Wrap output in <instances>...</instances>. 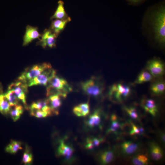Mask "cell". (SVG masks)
Listing matches in <instances>:
<instances>
[{"label":"cell","mask_w":165,"mask_h":165,"mask_svg":"<svg viewBox=\"0 0 165 165\" xmlns=\"http://www.w3.org/2000/svg\"><path fill=\"white\" fill-rule=\"evenodd\" d=\"M145 33L160 46L165 44V4L164 1L149 7L142 22Z\"/></svg>","instance_id":"obj_1"},{"label":"cell","mask_w":165,"mask_h":165,"mask_svg":"<svg viewBox=\"0 0 165 165\" xmlns=\"http://www.w3.org/2000/svg\"><path fill=\"white\" fill-rule=\"evenodd\" d=\"M47 86V96L57 94L63 98H65L72 90V87L65 79L56 75L49 82Z\"/></svg>","instance_id":"obj_2"},{"label":"cell","mask_w":165,"mask_h":165,"mask_svg":"<svg viewBox=\"0 0 165 165\" xmlns=\"http://www.w3.org/2000/svg\"><path fill=\"white\" fill-rule=\"evenodd\" d=\"M80 86L86 94L94 97L101 96L105 90L104 83L102 81L95 76L81 82Z\"/></svg>","instance_id":"obj_3"},{"label":"cell","mask_w":165,"mask_h":165,"mask_svg":"<svg viewBox=\"0 0 165 165\" xmlns=\"http://www.w3.org/2000/svg\"><path fill=\"white\" fill-rule=\"evenodd\" d=\"M131 91L129 85L122 82H118L110 87L108 95L111 99L121 102L130 96Z\"/></svg>","instance_id":"obj_4"},{"label":"cell","mask_w":165,"mask_h":165,"mask_svg":"<svg viewBox=\"0 0 165 165\" xmlns=\"http://www.w3.org/2000/svg\"><path fill=\"white\" fill-rule=\"evenodd\" d=\"M52 68L50 63L46 62L34 65L26 69L18 77L17 80L27 83L45 70Z\"/></svg>","instance_id":"obj_5"},{"label":"cell","mask_w":165,"mask_h":165,"mask_svg":"<svg viewBox=\"0 0 165 165\" xmlns=\"http://www.w3.org/2000/svg\"><path fill=\"white\" fill-rule=\"evenodd\" d=\"M56 71L51 68L47 69L40 75L28 81V87L35 85L47 86L49 82L56 75Z\"/></svg>","instance_id":"obj_6"},{"label":"cell","mask_w":165,"mask_h":165,"mask_svg":"<svg viewBox=\"0 0 165 165\" xmlns=\"http://www.w3.org/2000/svg\"><path fill=\"white\" fill-rule=\"evenodd\" d=\"M28 87L27 83L17 80L11 83L8 88V89L13 91L18 99L23 102L27 109L28 107L26 103V94L28 92Z\"/></svg>","instance_id":"obj_7"},{"label":"cell","mask_w":165,"mask_h":165,"mask_svg":"<svg viewBox=\"0 0 165 165\" xmlns=\"http://www.w3.org/2000/svg\"><path fill=\"white\" fill-rule=\"evenodd\" d=\"M163 62L159 58L149 60L147 64L146 69L154 78H159L164 74L165 70Z\"/></svg>","instance_id":"obj_8"},{"label":"cell","mask_w":165,"mask_h":165,"mask_svg":"<svg viewBox=\"0 0 165 165\" xmlns=\"http://www.w3.org/2000/svg\"><path fill=\"white\" fill-rule=\"evenodd\" d=\"M57 36L50 29H45L41 36V38L37 42L44 48L46 47L53 48L56 46V42Z\"/></svg>","instance_id":"obj_9"},{"label":"cell","mask_w":165,"mask_h":165,"mask_svg":"<svg viewBox=\"0 0 165 165\" xmlns=\"http://www.w3.org/2000/svg\"><path fill=\"white\" fill-rule=\"evenodd\" d=\"M59 156L63 157L65 160L70 161L73 160L74 149L70 145L61 140L57 149Z\"/></svg>","instance_id":"obj_10"},{"label":"cell","mask_w":165,"mask_h":165,"mask_svg":"<svg viewBox=\"0 0 165 165\" xmlns=\"http://www.w3.org/2000/svg\"><path fill=\"white\" fill-rule=\"evenodd\" d=\"M38 29L37 27L29 25L26 26L25 32L23 38V46L28 45L35 39H40L42 35L38 32Z\"/></svg>","instance_id":"obj_11"},{"label":"cell","mask_w":165,"mask_h":165,"mask_svg":"<svg viewBox=\"0 0 165 165\" xmlns=\"http://www.w3.org/2000/svg\"><path fill=\"white\" fill-rule=\"evenodd\" d=\"M71 20L70 17L65 20L55 19L52 22L50 29L58 37Z\"/></svg>","instance_id":"obj_12"},{"label":"cell","mask_w":165,"mask_h":165,"mask_svg":"<svg viewBox=\"0 0 165 165\" xmlns=\"http://www.w3.org/2000/svg\"><path fill=\"white\" fill-rule=\"evenodd\" d=\"M101 121L100 111L97 109L89 116L86 123L87 127L92 128L99 125Z\"/></svg>","instance_id":"obj_13"},{"label":"cell","mask_w":165,"mask_h":165,"mask_svg":"<svg viewBox=\"0 0 165 165\" xmlns=\"http://www.w3.org/2000/svg\"><path fill=\"white\" fill-rule=\"evenodd\" d=\"M48 98L49 105L53 114L58 115V110L62 104L60 96L57 94H53L49 96Z\"/></svg>","instance_id":"obj_14"},{"label":"cell","mask_w":165,"mask_h":165,"mask_svg":"<svg viewBox=\"0 0 165 165\" xmlns=\"http://www.w3.org/2000/svg\"><path fill=\"white\" fill-rule=\"evenodd\" d=\"M90 112V107L88 102L80 104L73 109L74 114L78 117H85L88 115Z\"/></svg>","instance_id":"obj_15"},{"label":"cell","mask_w":165,"mask_h":165,"mask_svg":"<svg viewBox=\"0 0 165 165\" xmlns=\"http://www.w3.org/2000/svg\"><path fill=\"white\" fill-rule=\"evenodd\" d=\"M69 17L64 9V2L61 0L59 1L57 9L50 19L65 20Z\"/></svg>","instance_id":"obj_16"},{"label":"cell","mask_w":165,"mask_h":165,"mask_svg":"<svg viewBox=\"0 0 165 165\" xmlns=\"http://www.w3.org/2000/svg\"><path fill=\"white\" fill-rule=\"evenodd\" d=\"M142 105L145 110L153 116H155L158 110L156 104L152 99H148L143 100Z\"/></svg>","instance_id":"obj_17"},{"label":"cell","mask_w":165,"mask_h":165,"mask_svg":"<svg viewBox=\"0 0 165 165\" xmlns=\"http://www.w3.org/2000/svg\"><path fill=\"white\" fill-rule=\"evenodd\" d=\"M151 156L154 160H159L163 157V152L161 148L156 143H151L149 146Z\"/></svg>","instance_id":"obj_18"},{"label":"cell","mask_w":165,"mask_h":165,"mask_svg":"<svg viewBox=\"0 0 165 165\" xmlns=\"http://www.w3.org/2000/svg\"><path fill=\"white\" fill-rule=\"evenodd\" d=\"M165 90V83L161 80L156 81L152 84L150 87L152 93L156 95H159L163 94Z\"/></svg>","instance_id":"obj_19"},{"label":"cell","mask_w":165,"mask_h":165,"mask_svg":"<svg viewBox=\"0 0 165 165\" xmlns=\"http://www.w3.org/2000/svg\"><path fill=\"white\" fill-rule=\"evenodd\" d=\"M2 92L0 93V113L4 115H7L9 113L11 106Z\"/></svg>","instance_id":"obj_20"},{"label":"cell","mask_w":165,"mask_h":165,"mask_svg":"<svg viewBox=\"0 0 165 165\" xmlns=\"http://www.w3.org/2000/svg\"><path fill=\"white\" fill-rule=\"evenodd\" d=\"M122 152L125 154L130 155L134 153L138 149V145L130 141L123 142L121 145Z\"/></svg>","instance_id":"obj_21"},{"label":"cell","mask_w":165,"mask_h":165,"mask_svg":"<svg viewBox=\"0 0 165 165\" xmlns=\"http://www.w3.org/2000/svg\"><path fill=\"white\" fill-rule=\"evenodd\" d=\"M154 77L146 69L142 71L138 76L134 83L140 84L152 81Z\"/></svg>","instance_id":"obj_22"},{"label":"cell","mask_w":165,"mask_h":165,"mask_svg":"<svg viewBox=\"0 0 165 165\" xmlns=\"http://www.w3.org/2000/svg\"><path fill=\"white\" fill-rule=\"evenodd\" d=\"M114 154L111 150H107L103 152L99 156V160L101 163L106 164L111 163L113 160Z\"/></svg>","instance_id":"obj_23"},{"label":"cell","mask_w":165,"mask_h":165,"mask_svg":"<svg viewBox=\"0 0 165 165\" xmlns=\"http://www.w3.org/2000/svg\"><path fill=\"white\" fill-rule=\"evenodd\" d=\"M102 138L96 137H88L86 140L85 147L86 149L91 150L98 146L103 141Z\"/></svg>","instance_id":"obj_24"},{"label":"cell","mask_w":165,"mask_h":165,"mask_svg":"<svg viewBox=\"0 0 165 165\" xmlns=\"http://www.w3.org/2000/svg\"><path fill=\"white\" fill-rule=\"evenodd\" d=\"M11 109L9 114L14 121H16L20 118L23 112V107L20 105H15Z\"/></svg>","instance_id":"obj_25"},{"label":"cell","mask_w":165,"mask_h":165,"mask_svg":"<svg viewBox=\"0 0 165 165\" xmlns=\"http://www.w3.org/2000/svg\"><path fill=\"white\" fill-rule=\"evenodd\" d=\"M22 148L20 142L16 141H12L6 147V151L11 154H14Z\"/></svg>","instance_id":"obj_26"},{"label":"cell","mask_w":165,"mask_h":165,"mask_svg":"<svg viewBox=\"0 0 165 165\" xmlns=\"http://www.w3.org/2000/svg\"><path fill=\"white\" fill-rule=\"evenodd\" d=\"M4 94L5 97L9 101L11 107L19 104V99L13 90L11 89H8Z\"/></svg>","instance_id":"obj_27"},{"label":"cell","mask_w":165,"mask_h":165,"mask_svg":"<svg viewBox=\"0 0 165 165\" xmlns=\"http://www.w3.org/2000/svg\"><path fill=\"white\" fill-rule=\"evenodd\" d=\"M49 105L48 99H44L33 102L28 108L30 110L37 109L42 110L43 108Z\"/></svg>","instance_id":"obj_28"},{"label":"cell","mask_w":165,"mask_h":165,"mask_svg":"<svg viewBox=\"0 0 165 165\" xmlns=\"http://www.w3.org/2000/svg\"><path fill=\"white\" fill-rule=\"evenodd\" d=\"M147 156L144 154L138 155L134 157L132 159L133 163L136 165H146L148 163Z\"/></svg>","instance_id":"obj_29"},{"label":"cell","mask_w":165,"mask_h":165,"mask_svg":"<svg viewBox=\"0 0 165 165\" xmlns=\"http://www.w3.org/2000/svg\"><path fill=\"white\" fill-rule=\"evenodd\" d=\"M112 122L109 128L107 131V133L116 131L120 127V123L116 120V117L115 115H113L111 117Z\"/></svg>","instance_id":"obj_30"},{"label":"cell","mask_w":165,"mask_h":165,"mask_svg":"<svg viewBox=\"0 0 165 165\" xmlns=\"http://www.w3.org/2000/svg\"><path fill=\"white\" fill-rule=\"evenodd\" d=\"M32 160V155L29 150L27 148L24 153L22 161L25 164H29L31 163Z\"/></svg>","instance_id":"obj_31"},{"label":"cell","mask_w":165,"mask_h":165,"mask_svg":"<svg viewBox=\"0 0 165 165\" xmlns=\"http://www.w3.org/2000/svg\"><path fill=\"white\" fill-rule=\"evenodd\" d=\"M30 110L31 115L37 118H45L50 116L48 113L41 110L32 109Z\"/></svg>","instance_id":"obj_32"},{"label":"cell","mask_w":165,"mask_h":165,"mask_svg":"<svg viewBox=\"0 0 165 165\" xmlns=\"http://www.w3.org/2000/svg\"><path fill=\"white\" fill-rule=\"evenodd\" d=\"M124 109L130 117L134 119H136L138 117L137 110L134 107H125Z\"/></svg>","instance_id":"obj_33"},{"label":"cell","mask_w":165,"mask_h":165,"mask_svg":"<svg viewBox=\"0 0 165 165\" xmlns=\"http://www.w3.org/2000/svg\"><path fill=\"white\" fill-rule=\"evenodd\" d=\"M130 5L138 6L142 4L146 0H125Z\"/></svg>","instance_id":"obj_34"},{"label":"cell","mask_w":165,"mask_h":165,"mask_svg":"<svg viewBox=\"0 0 165 165\" xmlns=\"http://www.w3.org/2000/svg\"><path fill=\"white\" fill-rule=\"evenodd\" d=\"M130 134L133 135L140 134L139 128H138L134 124H132V129L130 133Z\"/></svg>","instance_id":"obj_35"},{"label":"cell","mask_w":165,"mask_h":165,"mask_svg":"<svg viewBox=\"0 0 165 165\" xmlns=\"http://www.w3.org/2000/svg\"><path fill=\"white\" fill-rule=\"evenodd\" d=\"M161 140L163 142H165V134H161Z\"/></svg>","instance_id":"obj_36"}]
</instances>
